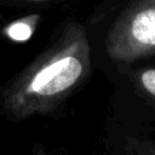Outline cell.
I'll use <instances>...</instances> for the list:
<instances>
[{
  "label": "cell",
  "instance_id": "6da1fadb",
  "mask_svg": "<svg viewBox=\"0 0 155 155\" xmlns=\"http://www.w3.org/2000/svg\"><path fill=\"white\" fill-rule=\"evenodd\" d=\"M82 70V61L73 46L47 52L4 88L0 102L5 115L18 120L46 111L78 82Z\"/></svg>",
  "mask_w": 155,
  "mask_h": 155
},
{
  "label": "cell",
  "instance_id": "7a4b0ae2",
  "mask_svg": "<svg viewBox=\"0 0 155 155\" xmlns=\"http://www.w3.org/2000/svg\"><path fill=\"white\" fill-rule=\"evenodd\" d=\"M127 39L136 50L155 47V4L142 8L131 18Z\"/></svg>",
  "mask_w": 155,
  "mask_h": 155
},
{
  "label": "cell",
  "instance_id": "3957f363",
  "mask_svg": "<svg viewBox=\"0 0 155 155\" xmlns=\"http://www.w3.org/2000/svg\"><path fill=\"white\" fill-rule=\"evenodd\" d=\"M36 17H27V18H21L18 21L12 22L8 27H6L5 33L6 35L15 40V41H25L28 40L33 31H34V19Z\"/></svg>",
  "mask_w": 155,
  "mask_h": 155
},
{
  "label": "cell",
  "instance_id": "277c9868",
  "mask_svg": "<svg viewBox=\"0 0 155 155\" xmlns=\"http://www.w3.org/2000/svg\"><path fill=\"white\" fill-rule=\"evenodd\" d=\"M142 82L144 87L155 96V69H149L142 75Z\"/></svg>",
  "mask_w": 155,
  "mask_h": 155
}]
</instances>
